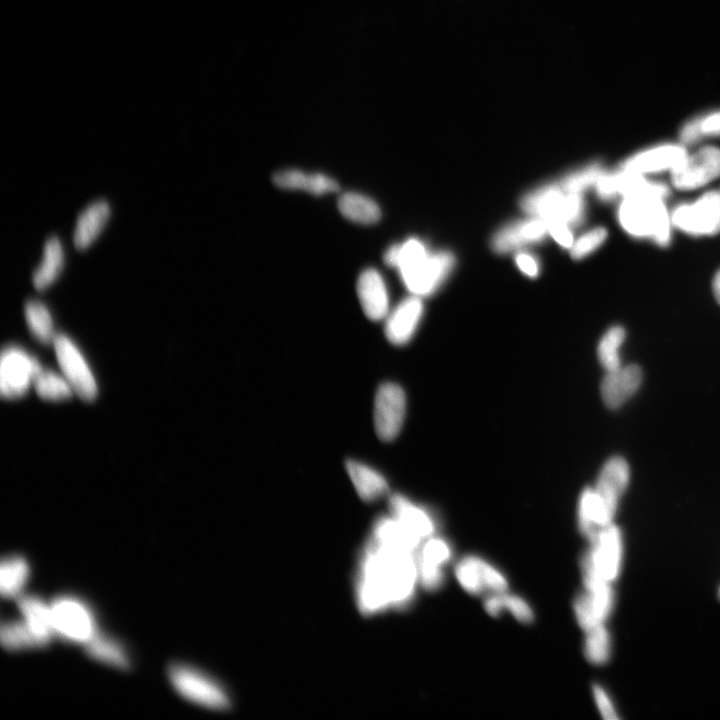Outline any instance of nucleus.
<instances>
[{
    "label": "nucleus",
    "mask_w": 720,
    "mask_h": 720,
    "mask_svg": "<svg viewBox=\"0 0 720 720\" xmlns=\"http://www.w3.org/2000/svg\"><path fill=\"white\" fill-rule=\"evenodd\" d=\"M338 209L345 218L359 224H373L381 217L380 208L375 201L355 192L342 194L338 199Z\"/></svg>",
    "instance_id": "obj_30"
},
{
    "label": "nucleus",
    "mask_w": 720,
    "mask_h": 720,
    "mask_svg": "<svg viewBox=\"0 0 720 720\" xmlns=\"http://www.w3.org/2000/svg\"><path fill=\"white\" fill-rule=\"evenodd\" d=\"M679 138L681 141V144L683 145H691L696 142H698L701 138H703L701 129H700V123H699V117H696L692 120L687 121L681 128Z\"/></svg>",
    "instance_id": "obj_42"
},
{
    "label": "nucleus",
    "mask_w": 720,
    "mask_h": 720,
    "mask_svg": "<svg viewBox=\"0 0 720 720\" xmlns=\"http://www.w3.org/2000/svg\"><path fill=\"white\" fill-rule=\"evenodd\" d=\"M604 169L599 163H592L585 168L567 175L559 184L566 193H581L596 184Z\"/></svg>",
    "instance_id": "obj_38"
},
{
    "label": "nucleus",
    "mask_w": 720,
    "mask_h": 720,
    "mask_svg": "<svg viewBox=\"0 0 720 720\" xmlns=\"http://www.w3.org/2000/svg\"><path fill=\"white\" fill-rule=\"evenodd\" d=\"M357 295L365 315L379 321L389 313V297L380 273L375 269L364 270L357 281Z\"/></svg>",
    "instance_id": "obj_21"
},
{
    "label": "nucleus",
    "mask_w": 720,
    "mask_h": 720,
    "mask_svg": "<svg viewBox=\"0 0 720 720\" xmlns=\"http://www.w3.org/2000/svg\"><path fill=\"white\" fill-rule=\"evenodd\" d=\"M622 228L636 238H648L661 247L671 240V217L664 199L642 193L623 198L618 209Z\"/></svg>",
    "instance_id": "obj_3"
},
{
    "label": "nucleus",
    "mask_w": 720,
    "mask_h": 720,
    "mask_svg": "<svg viewBox=\"0 0 720 720\" xmlns=\"http://www.w3.org/2000/svg\"><path fill=\"white\" fill-rule=\"evenodd\" d=\"M629 478V465L620 456L609 458L599 472L594 489L614 514L617 510L618 501L628 486Z\"/></svg>",
    "instance_id": "obj_19"
},
{
    "label": "nucleus",
    "mask_w": 720,
    "mask_h": 720,
    "mask_svg": "<svg viewBox=\"0 0 720 720\" xmlns=\"http://www.w3.org/2000/svg\"><path fill=\"white\" fill-rule=\"evenodd\" d=\"M699 123L703 137L720 136V111L700 116Z\"/></svg>",
    "instance_id": "obj_44"
},
{
    "label": "nucleus",
    "mask_w": 720,
    "mask_h": 720,
    "mask_svg": "<svg viewBox=\"0 0 720 720\" xmlns=\"http://www.w3.org/2000/svg\"><path fill=\"white\" fill-rule=\"evenodd\" d=\"M423 315L420 297L412 295L401 301L386 316L385 335L390 343L404 345L414 336Z\"/></svg>",
    "instance_id": "obj_17"
},
{
    "label": "nucleus",
    "mask_w": 720,
    "mask_h": 720,
    "mask_svg": "<svg viewBox=\"0 0 720 720\" xmlns=\"http://www.w3.org/2000/svg\"><path fill=\"white\" fill-rule=\"evenodd\" d=\"M503 612H509L518 622L530 624L535 614L531 605L521 596L506 592L501 593Z\"/></svg>",
    "instance_id": "obj_40"
},
{
    "label": "nucleus",
    "mask_w": 720,
    "mask_h": 720,
    "mask_svg": "<svg viewBox=\"0 0 720 720\" xmlns=\"http://www.w3.org/2000/svg\"><path fill=\"white\" fill-rule=\"evenodd\" d=\"M566 194L559 183L548 184L525 195L521 207L546 223H563Z\"/></svg>",
    "instance_id": "obj_20"
},
{
    "label": "nucleus",
    "mask_w": 720,
    "mask_h": 720,
    "mask_svg": "<svg viewBox=\"0 0 720 720\" xmlns=\"http://www.w3.org/2000/svg\"><path fill=\"white\" fill-rule=\"evenodd\" d=\"M33 385L37 394L45 400L59 401L68 399L74 392L63 374L59 375L51 370L41 369Z\"/></svg>",
    "instance_id": "obj_35"
},
{
    "label": "nucleus",
    "mask_w": 720,
    "mask_h": 720,
    "mask_svg": "<svg viewBox=\"0 0 720 720\" xmlns=\"http://www.w3.org/2000/svg\"><path fill=\"white\" fill-rule=\"evenodd\" d=\"M593 696H594L595 703L604 719H606V720L618 719V716H617L616 710L613 706V703L602 686H600V685L593 686Z\"/></svg>",
    "instance_id": "obj_41"
},
{
    "label": "nucleus",
    "mask_w": 720,
    "mask_h": 720,
    "mask_svg": "<svg viewBox=\"0 0 720 720\" xmlns=\"http://www.w3.org/2000/svg\"><path fill=\"white\" fill-rule=\"evenodd\" d=\"M580 560L583 582L604 580L612 583L619 575L622 562V535L612 522L601 528L590 540Z\"/></svg>",
    "instance_id": "obj_4"
},
{
    "label": "nucleus",
    "mask_w": 720,
    "mask_h": 720,
    "mask_svg": "<svg viewBox=\"0 0 720 720\" xmlns=\"http://www.w3.org/2000/svg\"><path fill=\"white\" fill-rule=\"evenodd\" d=\"M42 367L39 362L17 346L3 349L0 359V391L7 399L22 397L34 384Z\"/></svg>",
    "instance_id": "obj_8"
},
{
    "label": "nucleus",
    "mask_w": 720,
    "mask_h": 720,
    "mask_svg": "<svg viewBox=\"0 0 720 720\" xmlns=\"http://www.w3.org/2000/svg\"><path fill=\"white\" fill-rule=\"evenodd\" d=\"M454 265L450 252L429 254L425 245L412 238L400 244L396 268L407 289L415 296H428L446 279Z\"/></svg>",
    "instance_id": "obj_2"
},
{
    "label": "nucleus",
    "mask_w": 720,
    "mask_h": 720,
    "mask_svg": "<svg viewBox=\"0 0 720 720\" xmlns=\"http://www.w3.org/2000/svg\"><path fill=\"white\" fill-rule=\"evenodd\" d=\"M452 556V546L445 538L436 534L425 539L416 552L419 585L431 592L440 589Z\"/></svg>",
    "instance_id": "obj_14"
},
{
    "label": "nucleus",
    "mask_w": 720,
    "mask_h": 720,
    "mask_svg": "<svg viewBox=\"0 0 720 720\" xmlns=\"http://www.w3.org/2000/svg\"><path fill=\"white\" fill-rule=\"evenodd\" d=\"M18 604L38 647L46 646L55 634L51 605L33 595L20 597Z\"/></svg>",
    "instance_id": "obj_25"
},
{
    "label": "nucleus",
    "mask_w": 720,
    "mask_h": 720,
    "mask_svg": "<svg viewBox=\"0 0 720 720\" xmlns=\"http://www.w3.org/2000/svg\"><path fill=\"white\" fill-rule=\"evenodd\" d=\"M672 185L682 191L698 189L720 177V149L705 146L685 158L671 171Z\"/></svg>",
    "instance_id": "obj_11"
},
{
    "label": "nucleus",
    "mask_w": 720,
    "mask_h": 720,
    "mask_svg": "<svg viewBox=\"0 0 720 720\" xmlns=\"http://www.w3.org/2000/svg\"><path fill=\"white\" fill-rule=\"evenodd\" d=\"M626 332L622 326L610 327L601 337L597 345V357L605 371L619 368L621 360L619 349L625 340Z\"/></svg>",
    "instance_id": "obj_34"
},
{
    "label": "nucleus",
    "mask_w": 720,
    "mask_h": 720,
    "mask_svg": "<svg viewBox=\"0 0 720 720\" xmlns=\"http://www.w3.org/2000/svg\"><path fill=\"white\" fill-rule=\"evenodd\" d=\"M24 315L31 334L40 342H53L56 334L52 315L47 306L38 300H28L24 306Z\"/></svg>",
    "instance_id": "obj_33"
},
{
    "label": "nucleus",
    "mask_w": 720,
    "mask_h": 720,
    "mask_svg": "<svg viewBox=\"0 0 720 720\" xmlns=\"http://www.w3.org/2000/svg\"><path fill=\"white\" fill-rule=\"evenodd\" d=\"M519 269L529 277H536L539 273V265L536 259L528 253L520 252L515 257Z\"/></svg>",
    "instance_id": "obj_45"
},
{
    "label": "nucleus",
    "mask_w": 720,
    "mask_h": 720,
    "mask_svg": "<svg viewBox=\"0 0 720 720\" xmlns=\"http://www.w3.org/2000/svg\"><path fill=\"white\" fill-rule=\"evenodd\" d=\"M712 289L716 301L720 304V269L714 275Z\"/></svg>",
    "instance_id": "obj_46"
},
{
    "label": "nucleus",
    "mask_w": 720,
    "mask_h": 720,
    "mask_svg": "<svg viewBox=\"0 0 720 720\" xmlns=\"http://www.w3.org/2000/svg\"><path fill=\"white\" fill-rule=\"evenodd\" d=\"M672 225L693 236L720 232V188L704 193L692 203L681 204L671 213Z\"/></svg>",
    "instance_id": "obj_6"
},
{
    "label": "nucleus",
    "mask_w": 720,
    "mask_h": 720,
    "mask_svg": "<svg viewBox=\"0 0 720 720\" xmlns=\"http://www.w3.org/2000/svg\"><path fill=\"white\" fill-rule=\"evenodd\" d=\"M418 584L416 552L368 540L360 554L356 579V601L363 615L407 608Z\"/></svg>",
    "instance_id": "obj_1"
},
{
    "label": "nucleus",
    "mask_w": 720,
    "mask_h": 720,
    "mask_svg": "<svg viewBox=\"0 0 720 720\" xmlns=\"http://www.w3.org/2000/svg\"><path fill=\"white\" fill-rule=\"evenodd\" d=\"M273 182L283 189L307 191L314 195L336 192L339 184L321 173H306L300 170H283L273 175Z\"/></svg>",
    "instance_id": "obj_27"
},
{
    "label": "nucleus",
    "mask_w": 720,
    "mask_h": 720,
    "mask_svg": "<svg viewBox=\"0 0 720 720\" xmlns=\"http://www.w3.org/2000/svg\"><path fill=\"white\" fill-rule=\"evenodd\" d=\"M607 230L603 227H596L580 238L570 248L573 259H582L595 251L606 239Z\"/></svg>",
    "instance_id": "obj_39"
},
{
    "label": "nucleus",
    "mask_w": 720,
    "mask_h": 720,
    "mask_svg": "<svg viewBox=\"0 0 720 720\" xmlns=\"http://www.w3.org/2000/svg\"><path fill=\"white\" fill-rule=\"evenodd\" d=\"M406 395L401 386L386 382L379 386L374 401V426L382 441L400 433L406 415Z\"/></svg>",
    "instance_id": "obj_12"
},
{
    "label": "nucleus",
    "mask_w": 720,
    "mask_h": 720,
    "mask_svg": "<svg viewBox=\"0 0 720 720\" xmlns=\"http://www.w3.org/2000/svg\"><path fill=\"white\" fill-rule=\"evenodd\" d=\"M370 538L378 543L411 552H417L422 543L391 514L381 516L375 521Z\"/></svg>",
    "instance_id": "obj_28"
},
{
    "label": "nucleus",
    "mask_w": 720,
    "mask_h": 720,
    "mask_svg": "<svg viewBox=\"0 0 720 720\" xmlns=\"http://www.w3.org/2000/svg\"><path fill=\"white\" fill-rule=\"evenodd\" d=\"M614 605L611 583L595 581L584 584V590L573 601L577 624L583 631L604 624Z\"/></svg>",
    "instance_id": "obj_13"
},
{
    "label": "nucleus",
    "mask_w": 720,
    "mask_h": 720,
    "mask_svg": "<svg viewBox=\"0 0 720 720\" xmlns=\"http://www.w3.org/2000/svg\"><path fill=\"white\" fill-rule=\"evenodd\" d=\"M614 514L600 499L593 487L585 488L578 500V529L590 540L601 528L613 522Z\"/></svg>",
    "instance_id": "obj_24"
},
{
    "label": "nucleus",
    "mask_w": 720,
    "mask_h": 720,
    "mask_svg": "<svg viewBox=\"0 0 720 720\" xmlns=\"http://www.w3.org/2000/svg\"><path fill=\"white\" fill-rule=\"evenodd\" d=\"M611 654V639L605 624L585 632L584 656L594 665L605 664Z\"/></svg>",
    "instance_id": "obj_36"
},
{
    "label": "nucleus",
    "mask_w": 720,
    "mask_h": 720,
    "mask_svg": "<svg viewBox=\"0 0 720 720\" xmlns=\"http://www.w3.org/2000/svg\"><path fill=\"white\" fill-rule=\"evenodd\" d=\"M548 233L547 223L537 217L518 221L500 229L492 239V248L507 253L524 245L542 240Z\"/></svg>",
    "instance_id": "obj_22"
},
{
    "label": "nucleus",
    "mask_w": 720,
    "mask_h": 720,
    "mask_svg": "<svg viewBox=\"0 0 720 720\" xmlns=\"http://www.w3.org/2000/svg\"><path fill=\"white\" fill-rule=\"evenodd\" d=\"M110 216V204L104 199L95 200L86 206L78 215L73 231L76 249H88L102 233Z\"/></svg>",
    "instance_id": "obj_23"
},
{
    "label": "nucleus",
    "mask_w": 720,
    "mask_h": 720,
    "mask_svg": "<svg viewBox=\"0 0 720 720\" xmlns=\"http://www.w3.org/2000/svg\"><path fill=\"white\" fill-rule=\"evenodd\" d=\"M462 589L475 596L506 592L508 580L496 566L477 555H466L454 568Z\"/></svg>",
    "instance_id": "obj_10"
},
{
    "label": "nucleus",
    "mask_w": 720,
    "mask_h": 720,
    "mask_svg": "<svg viewBox=\"0 0 720 720\" xmlns=\"http://www.w3.org/2000/svg\"><path fill=\"white\" fill-rule=\"evenodd\" d=\"M642 378V370L636 364L607 371L600 384L604 404L610 409L622 406L639 389Z\"/></svg>",
    "instance_id": "obj_16"
},
{
    "label": "nucleus",
    "mask_w": 720,
    "mask_h": 720,
    "mask_svg": "<svg viewBox=\"0 0 720 720\" xmlns=\"http://www.w3.org/2000/svg\"><path fill=\"white\" fill-rule=\"evenodd\" d=\"M29 577V565L20 556H9L0 566V591L3 597L12 598L20 594Z\"/></svg>",
    "instance_id": "obj_32"
},
{
    "label": "nucleus",
    "mask_w": 720,
    "mask_h": 720,
    "mask_svg": "<svg viewBox=\"0 0 720 720\" xmlns=\"http://www.w3.org/2000/svg\"><path fill=\"white\" fill-rule=\"evenodd\" d=\"M718 595H719V599H720V589H719V593H718Z\"/></svg>",
    "instance_id": "obj_47"
},
{
    "label": "nucleus",
    "mask_w": 720,
    "mask_h": 720,
    "mask_svg": "<svg viewBox=\"0 0 720 720\" xmlns=\"http://www.w3.org/2000/svg\"><path fill=\"white\" fill-rule=\"evenodd\" d=\"M686 155L683 144H662L632 155L623 162L621 168L642 175L671 171Z\"/></svg>",
    "instance_id": "obj_15"
},
{
    "label": "nucleus",
    "mask_w": 720,
    "mask_h": 720,
    "mask_svg": "<svg viewBox=\"0 0 720 720\" xmlns=\"http://www.w3.org/2000/svg\"><path fill=\"white\" fill-rule=\"evenodd\" d=\"M389 508L390 514L422 542L436 535L437 520L432 512L424 506L416 504L402 494H393L389 498Z\"/></svg>",
    "instance_id": "obj_18"
},
{
    "label": "nucleus",
    "mask_w": 720,
    "mask_h": 720,
    "mask_svg": "<svg viewBox=\"0 0 720 720\" xmlns=\"http://www.w3.org/2000/svg\"><path fill=\"white\" fill-rule=\"evenodd\" d=\"M547 225L548 232L552 235L554 240L565 248H571L573 245V236L569 225L560 222L547 223Z\"/></svg>",
    "instance_id": "obj_43"
},
{
    "label": "nucleus",
    "mask_w": 720,
    "mask_h": 720,
    "mask_svg": "<svg viewBox=\"0 0 720 720\" xmlns=\"http://www.w3.org/2000/svg\"><path fill=\"white\" fill-rule=\"evenodd\" d=\"M2 646L10 651L38 647V644L24 621L5 622L1 625Z\"/></svg>",
    "instance_id": "obj_37"
},
{
    "label": "nucleus",
    "mask_w": 720,
    "mask_h": 720,
    "mask_svg": "<svg viewBox=\"0 0 720 720\" xmlns=\"http://www.w3.org/2000/svg\"><path fill=\"white\" fill-rule=\"evenodd\" d=\"M85 645L91 658L112 667L127 670L130 661L126 651L119 642L110 637L96 633Z\"/></svg>",
    "instance_id": "obj_31"
},
{
    "label": "nucleus",
    "mask_w": 720,
    "mask_h": 720,
    "mask_svg": "<svg viewBox=\"0 0 720 720\" xmlns=\"http://www.w3.org/2000/svg\"><path fill=\"white\" fill-rule=\"evenodd\" d=\"M168 675L175 690L195 704L213 710H226L231 705L223 687L193 667L173 664L169 667Z\"/></svg>",
    "instance_id": "obj_5"
},
{
    "label": "nucleus",
    "mask_w": 720,
    "mask_h": 720,
    "mask_svg": "<svg viewBox=\"0 0 720 720\" xmlns=\"http://www.w3.org/2000/svg\"><path fill=\"white\" fill-rule=\"evenodd\" d=\"M63 376L74 392L85 401L95 399L98 389L94 375L75 343L65 334H56L53 342Z\"/></svg>",
    "instance_id": "obj_9"
},
{
    "label": "nucleus",
    "mask_w": 720,
    "mask_h": 720,
    "mask_svg": "<svg viewBox=\"0 0 720 720\" xmlns=\"http://www.w3.org/2000/svg\"><path fill=\"white\" fill-rule=\"evenodd\" d=\"M346 469L359 497L364 501H375L387 494L388 482L377 470L352 459L346 462Z\"/></svg>",
    "instance_id": "obj_29"
},
{
    "label": "nucleus",
    "mask_w": 720,
    "mask_h": 720,
    "mask_svg": "<svg viewBox=\"0 0 720 720\" xmlns=\"http://www.w3.org/2000/svg\"><path fill=\"white\" fill-rule=\"evenodd\" d=\"M50 605L55 634L63 639L86 644L97 633L92 612L79 599L61 596Z\"/></svg>",
    "instance_id": "obj_7"
},
{
    "label": "nucleus",
    "mask_w": 720,
    "mask_h": 720,
    "mask_svg": "<svg viewBox=\"0 0 720 720\" xmlns=\"http://www.w3.org/2000/svg\"><path fill=\"white\" fill-rule=\"evenodd\" d=\"M65 264V252L60 239L48 237L43 246L42 259L32 274V283L37 291L50 288L60 277Z\"/></svg>",
    "instance_id": "obj_26"
}]
</instances>
